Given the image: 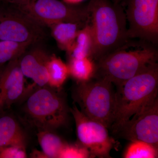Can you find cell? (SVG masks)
<instances>
[{
    "mask_svg": "<svg viewBox=\"0 0 158 158\" xmlns=\"http://www.w3.org/2000/svg\"><path fill=\"white\" fill-rule=\"evenodd\" d=\"M32 1H33V0H32Z\"/></svg>",
    "mask_w": 158,
    "mask_h": 158,
    "instance_id": "cell-29",
    "label": "cell"
},
{
    "mask_svg": "<svg viewBox=\"0 0 158 158\" xmlns=\"http://www.w3.org/2000/svg\"><path fill=\"white\" fill-rule=\"evenodd\" d=\"M27 50L19 59L20 66L24 76L32 79L38 87L48 86L46 64L50 55L39 48L28 52Z\"/></svg>",
    "mask_w": 158,
    "mask_h": 158,
    "instance_id": "cell-12",
    "label": "cell"
},
{
    "mask_svg": "<svg viewBox=\"0 0 158 158\" xmlns=\"http://www.w3.org/2000/svg\"><path fill=\"white\" fill-rule=\"evenodd\" d=\"M127 36L156 44L158 39V0H128L126 10Z\"/></svg>",
    "mask_w": 158,
    "mask_h": 158,
    "instance_id": "cell-8",
    "label": "cell"
},
{
    "mask_svg": "<svg viewBox=\"0 0 158 158\" xmlns=\"http://www.w3.org/2000/svg\"><path fill=\"white\" fill-rule=\"evenodd\" d=\"M88 23L61 22L52 25L50 28L59 48L69 54L73 48L79 30Z\"/></svg>",
    "mask_w": 158,
    "mask_h": 158,
    "instance_id": "cell-13",
    "label": "cell"
},
{
    "mask_svg": "<svg viewBox=\"0 0 158 158\" xmlns=\"http://www.w3.org/2000/svg\"><path fill=\"white\" fill-rule=\"evenodd\" d=\"M46 68L48 75V86L60 90L69 75L68 65L53 54L50 56Z\"/></svg>",
    "mask_w": 158,
    "mask_h": 158,
    "instance_id": "cell-16",
    "label": "cell"
},
{
    "mask_svg": "<svg viewBox=\"0 0 158 158\" xmlns=\"http://www.w3.org/2000/svg\"><path fill=\"white\" fill-rule=\"evenodd\" d=\"M4 66H0V80H1V76H2V71L3 70V69H4Z\"/></svg>",
    "mask_w": 158,
    "mask_h": 158,
    "instance_id": "cell-26",
    "label": "cell"
},
{
    "mask_svg": "<svg viewBox=\"0 0 158 158\" xmlns=\"http://www.w3.org/2000/svg\"><path fill=\"white\" fill-rule=\"evenodd\" d=\"M31 155V157L32 158H46L45 156L42 151L40 152L37 150L33 151Z\"/></svg>",
    "mask_w": 158,
    "mask_h": 158,
    "instance_id": "cell-24",
    "label": "cell"
},
{
    "mask_svg": "<svg viewBox=\"0 0 158 158\" xmlns=\"http://www.w3.org/2000/svg\"><path fill=\"white\" fill-rule=\"evenodd\" d=\"M67 65L69 75L77 83L88 81L93 78L95 75L96 65L91 58H69Z\"/></svg>",
    "mask_w": 158,
    "mask_h": 158,
    "instance_id": "cell-17",
    "label": "cell"
},
{
    "mask_svg": "<svg viewBox=\"0 0 158 158\" xmlns=\"http://www.w3.org/2000/svg\"><path fill=\"white\" fill-rule=\"evenodd\" d=\"M4 7L0 5V40L33 45L47 36L45 27L17 6Z\"/></svg>",
    "mask_w": 158,
    "mask_h": 158,
    "instance_id": "cell-6",
    "label": "cell"
},
{
    "mask_svg": "<svg viewBox=\"0 0 158 158\" xmlns=\"http://www.w3.org/2000/svg\"><path fill=\"white\" fill-rule=\"evenodd\" d=\"M17 7L44 27H50L61 22L87 23L90 21L87 6L75 7L59 0H33Z\"/></svg>",
    "mask_w": 158,
    "mask_h": 158,
    "instance_id": "cell-7",
    "label": "cell"
},
{
    "mask_svg": "<svg viewBox=\"0 0 158 158\" xmlns=\"http://www.w3.org/2000/svg\"><path fill=\"white\" fill-rule=\"evenodd\" d=\"M94 49V37L90 22L79 30L73 48L68 55L69 58H90L92 59Z\"/></svg>",
    "mask_w": 158,
    "mask_h": 158,
    "instance_id": "cell-15",
    "label": "cell"
},
{
    "mask_svg": "<svg viewBox=\"0 0 158 158\" xmlns=\"http://www.w3.org/2000/svg\"><path fill=\"white\" fill-rule=\"evenodd\" d=\"M25 134L11 116L0 118V147L10 145L26 146Z\"/></svg>",
    "mask_w": 158,
    "mask_h": 158,
    "instance_id": "cell-14",
    "label": "cell"
},
{
    "mask_svg": "<svg viewBox=\"0 0 158 158\" xmlns=\"http://www.w3.org/2000/svg\"><path fill=\"white\" fill-rule=\"evenodd\" d=\"M116 88L114 120L111 129L127 121L145 105L157 97L158 63Z\"/></svg>",
    "mask_w": 158,
    "mask_h": 158,
    "instance_id": "cell-3",
    "label": "cell"
},
{
    "mask_svg": "<svg viewBox=\"0 0 158 158\" xmlns=\"http://www.w3.org/2000/svg\"><path fill=\"white\" fill-rule=\"evenodd\" d=\"M113 85L105 79L94 77L88 81L77 82L72 92L81 112L108 129L111 128L115 115L116 91Z\"/></svg>",
    "mask_w": 158,
    "mask_h": 158,
    "instance_id": "cell-4",
    "label": "cell"
},
{
    "mask_svg": "<svg viewBox=\"0 0 158 158\" xmlns=\"http://www.w3.org/2000/svg\"><path fill=\"white\" fill-rule=\"evenodd\" d=\"M64 2L68 4H76L83 2L84 0H62Z\"/></svg>",
    "mask_w": 158,
    "mask_h": 158,
    "instance_id": "cell-25",
    "label": "cell"
},
{
    "mask_svg": "<svg viewBox=\"0 0 158 158\" xmlns=\"http://www.w3.org/2000/svg\"><path fill=\"white\" fill-rule=\"evenodd\" d=\"M20 57L5 65L0 80V110L9 108L25 93V76L19 64Z\"/></svg>",
    "mask_w": 158,
    "mask_h": 158,
    "instance_id": "cell-11",
    "label": "cell"
},
{
    "mask_svg": "<svg viewBox=\"0 0 158 158\" xmlns=\"http://www.w3.org/2000/svg\"><path fill=\"white\" fill-rule=\"evenodd\" d=\"M38 142L46 158H59L66 142L52 131L39 130L37 134Z\"/></svg>",
    "mask_w": 158,
    "mask_h": 158,
    "instance_id": "cell-18",
    "label": "cell"
},
{
    "mask_svg": "<svg viewBox=\"0 0 158 158\" xmlns=\"http://www.w3.org/2000/svg\"><path fill=\"white\" fill-rule=\"evenodd\" d=\"M31 45L29 43L0 40V66H5L11 60L20 57Z\"/></svg>",
    "mask_w": 158,
    "mask_h": 158,
    "instance_id": "cell-20",
    "label": "cell"
},
{
    "mask_svg": "<svg viewBox=\"0 0 158 158\" xmlns=\"http://www.w3.org/2000/svg\"><path fill=\"white\" fill-rule=\"evenodd\" d=\"M70 112L75 122L79 143L86 147L94 158H111L110 152L117 143L109 135L108 129L85 115L76 105L70 108Z\"/></svg>",
    "mask_w": 158,
    "mask_h": 158,
    "instance_id": "cell-9",
    "label": "cell"
},
{
    "mask_svg": "<svg viewBox=\"0 0 158 158\" xmlns=\"http://www.w3.org/2000/svg\"><path fill=\"white\" fill-rule=\"evenodd\" d=\"M153 44L129 39L122 45L95 62L94 77L105 79L116 86L157 64Z\"/></svg>",
    "mask_w": 158,
    "mask_h": 158,
    "instance_id": "cell-1",
    "label": "cell"
},
{
    "mask_svg": "<svg viewBox=\"0 0 158 158\" xmlns=\"http://www.w3.org/2000/svg\"><path fill=\"white\" fill-rule=\"evenodd\" d=\"M123 1V0H116V2L118 3V2H120V1Z\"/></svg>",
    "mask_w": 158,
    "mask_h": 158,
    "instance_id": "cell-27",
    "label": "cell"
},
{
    "mask_svg": "<svg viewBox=\"0 0 158 158\" xmlns=\"http://www.w3.org/2000/svg\"><path fill=\"white\" fill-rule=\"evenodd\" d=\"M2 1L17 7H20L28 4L32 0H2Z\"/></svg>",
    "mask_w": 158,
    "mask_h": 158,
    "instance_id": "cell-23",
    "label": "cell"
},
{
    "mask_svg": "<svg viewBox=\"0 0 158 158\" xmlns=\"http://www.w3.org/2000/svg\"><path fill=\"white\" fill-rule=\"evenodd\" d=\"M27 157L26 146L10 145L0 147V158Z\"/></svg>",
    "mask_w": 158,
    "mask_h": 158,
    "instance_id": "cell-22",
    "label": "cell"
},
{
    "mask_svg": "<svg viewBox=\"0 0 158 158\" xmlns=\"http://www.w3.org/2000/svg\"><path fill=\"white\" fill-rule=\"evenodd\" d=\"M94 158L89 151L81 143H65L59 154V158Z\"/></svg>",
    "mask_w": 158,
    "mask_h": 158,
    "instance_id": "cell-21",
    "label": "cell"
},
{
    "mask_svg": "<svg viewBox=\"0 0 158 158\" xmlns=\"http://www.w3.org/2000/svg\"><path fill=\"white\" fill-rule=\"evenodd\" d=\"M31 123L39 130L53 131L67 124L70 108L61 89L38 87L30 95L25 107Z\"/></svg>",
    "mask_w": 158,
    "mask_h": 158,
    "instance_id": "cell-5",
    "label": "cell"
},
{
    "mask_svg": "<svg viewBox=\"0 0 158 158\" xmlns=\"http://www.w3.org/2000/svg\"><path fill=\"white\" fill-rule=\"evenodd\" d=\"M1 2H2V0H0V5H1Z\"/></svg>",
    "mask_w": 158,
    "mask_h": 158,
    "instance_id": "cell-28",
    "label": "cell"
},
{
    "mask_svg": "<svg viewBox=\"0 0 158 158\" xmlns=\"http://www.w3.org/2000/svg\"><path fill=\"white\" fill-rule=\"evenodd\" d=\"M112 130L114 134L128 141H143L158 148V97Z\"/></svg>",
    "mask_w": 158,
    "mask_h": 158,
    "instance_id": "cell-10",
    "label": "cell"
},
{
    "mask_svg": "<svg viewBox=\"0 0 158 158\" xmlns=\"http://www.w3.org/2000/svg\"><path fill=\"white\" fill-rule=\"evenodd\" d=\"M87 8L94 37L92 59L95 62L129 39L127 20L121 6L110 0H90Z\"/></svg>",
    "mask_w": 158,
    "mask_h": 158,
    "instance_id": "cell-2",
    "label": "cell"
},
{
    "mask_svg": "<svg viewBox=\"0 0 158 158\" xmlns=\"http://www.w3.org/2000/svg\"><path fill=\"white\" fill-rule=\"evenodd\" d=\"M158 148L144 141H131L123 156L125 158H158Z\"/></svg>",
    "mask_w": 158,
    "mask_h": 158,
    "instance_id": "cell-19",
    "label": "cell"
}]
</instances>
